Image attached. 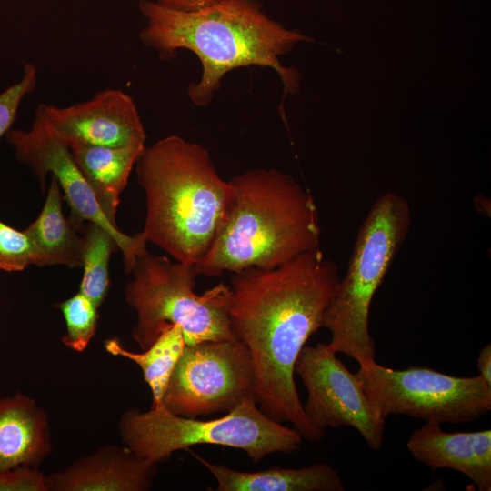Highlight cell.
Masks as SVG:
<instances>
[{
    "instance_id": "obj_24",
    "label": "cell",
    "mask_w": 491,
    "mask_h": 491,
    "mask_svg": "<svg viewBox=\"0 0 491 491\" xmlns=\"http://www.w3.org/2000/svg\"><path fill=\"white\" fill-rule=\"evenodd\" d=\"M0 491H48L45 476L36 466H20L0 471Z\"/></svg>"
},
{
    "instance_id": "obj_2",
    "label": "cell",
    "mask_w": 491,
    "mask_h": 491,
    "mask_svg": "<svg viewBox=\"0 0 491 491\" xmlns=\"http://www.w3.org/2000/svg\"><path fill=\"white\" fill-rule=\"evenodd\" d=\"M138 7L145 19L139 34L145 47L163 60L172 59L179 49L198 57L201 78L187 89L195 105L209 104L222 78L244 66L270 67L278 74L285 93L297 91L299 74L284 66L279 56L310 38L268 17L257 0H218L194 12L169 9L152 0H140Z\"/></svg>"
},
{
    "instance_id": "obj_11",
    "label": "cell",
    "mask_w": 491,
    "mask_h": 491,
    "mask_svg": "<svg viewBox=\"0 0 491 491\" xmlns=\"http://www.w3.org/2000/svg\"><path fill=\"white\" fill-rule=\"evenodd\" d=\"M307 391L303 406L318 428L351 426L370 449L379 450L385 434L384 418L373 406L356 374L350 372L328 344L305 346L295 365Z\"/></svg>"
},
{
    "instance_id": "obj_4",
    "label": "cell",
    "mask_w": 491,
    "mask_h": 491,
    "mask_svg": "<svg viewBox=\"0 0 491 491\" xmlns=\"http://www.w3.org/2000/svg\"><path fill=\"white\" fill-rule=\"evenodd\" d=\"M135 166L146 200L145 240L176 261L195 265L225 216L229 180L219 175L205 147L175 135L145 147Z\"/></svg>"
},
{
    "instance_id": "obj_1",
    "label": "cell",
    "mask_w": 491,
    "mask_h": 491,
    "mask_svg": "<svg viewBox=\"0 0 491 491\" xmlns=\"http://www.w3.org/2000/svg\"><path fill=\"white\" fill-rule=\"evenodd\" d=\"M339 279L336 265L316 249L274 268L231 273L228 285L230 327L251 355L258 407L278 423H291L310 442L326 432L304 411L295 365L308 338L322 327Z\"/></svg>"
},
{
    "instance_id": "obj_12",
    "label": "cell",
    "mask_w": 491,
    "mask_h": 491,
    "mask_svg": "<svg viewBox=\"0 0 491 491\" xmlns=\"http://www.w3.org/2000/svg\"><path fill=\"white\" fill-rule=\"evenodd\" d=\"M37 109L68 147L145 144L146 135L133 98L120 89H104L68 106L41 103Z\"/></svg>"
},
{
    "instance_id": "obj_9",
    "label": "cell",
    "mask_w": 491,
    "mask_h": 491,
    "mask_svg": "<svg viewBox=\"0 0 491 491\" xmlns=\"http://www.w3.org/2000/svg\"><path fill=\"white\" fill-rule=\"evenodd\" d=\"M250 399L256 400L254 365L235 337L185 345L161 404L172 414L196 418L228 413Z\"/></svg>"
},
{
    "instance_id": "obj_10",
    "label": "cell",
    "mask_w": 491,
    "mask_h": 491,
    "mask_svg": "<svg viewBox=\"0 0 491 491\" xmlns=\"http://www.w3.org/2000/svg\"><path fill=\"white\" fill-rule=\"evenodd\" d=\"M5 138L15 157L31 169L42 187L48 174L56 179L70 206L71 219L79 225L95 223L111 234L123 254L125 271L130 274L137 258L148 251L147 241L142 232L125 234L105 216L69 147L50 129L41 112L35 110L29 129L11 128Z\"/></svg>"
},
{
    "instance_id": "obj_18",
    "label": "cell",
    "mask_w": 491,
    "mask_h": 491,
    "mask_svg": "<svg viewBox=\"0 0 491 491\" xmlns=\"http://www.w3.org/2000/svg\"><path fill=\"white\" fill-rule=\"evenodd\" d=\"M61 188L53 176L44 206L37 218L25 230L35 247L34 265H62L82 267L83 225L65 218L62 210Z\"/></svg>"
},
{
    "instance_id": "obj_23",
    "label": "cell",
    "mask_w": 491,
    "mask_h": 491,
    "mask_svg": "<svg viewBox=\"0 0 491 491\" xmlns=\"http://www.w3.org/2000/svg\"><path fill=\"white\" fill-rule=\"evenodd\" d=\"M37 83V68L25 62L21 78L0 92V138L13 128L23 99L34 91Z\"/></svg>"
},
{
    "instance_id": "obj_22",
    "label": "cell",
    "mask_w": 491,
    "mask_h": 491,
    "mask_svg": "<svg viewBox=\"0 0 491 491\" xmlns=\"http://www.w3.org/2000/svg\"><path fill=\"white\" fill-rule=\"evenodd\" d=\"M34 261L35 247L26 232L0 221V270L22 271Z\"/></svg>"
},
{
    "instance_id": "obj_13",
    "label": "cell",
    "mask_w": 491,
    "mask_h": 491,
    "mask_svg": "<svg viewBox=\"0 0 491 491\" xmlns=\"http://www.w3.org/2000/svg\"><path fill=\"white\" fill-rule=\"evenodd\" d=\"M157 468L158 463L125 446L105 445L51 473L45 484L48 491H146L152 488Z\"/></svg>"
},
{
    "instance_id": "obj_20",
    "label": "cell",
    "mask_w": 491,
    "mask_h": 491,
    "mask_svg": "<svg viewBox=\"0 0 491 491\" xmlns=\"http://www.w3.org/2000/svg\"><path fill=\"white\" fill-rule=\"evenodd\" d=\"M82 235L83 276L79 292L99 307L109 287L110 256L118 247L110 233L92 222L83 225Z\"/></svg>"
},
{
    "instance_id": "obj_25",
    "label": "cell",
    "mask_w": 491,
    "mask_h": 491,
    "mask_svg": "<svg viewBox=\"0 0 491 491\" xmlns=\"http://www.w3.org/2000/svg\"><path fill=\"white\" fill-rule=\"evenodd\" d=\"M159 5L180 12H194L214 5L218 0H155Z\"/></svg>"
},
{
    "instance_id": "obj_17",
    "label": "cell",
    "mask_w": 491,
    "mask_h": 491,
    "mask_svg": "<svg viewBox=\"0 0 491 491\" xmlns=\"http://www.w3.org/2000/svg\"><path fill=\"white\" fill-rule=\"evenodd\" d=\"M145 148V144L123 146L77 145L69 147L101 210L115 224L120 195Z\"/></svg>"
},
{
    "instance_id": "obj_8",
    "label": "cell",
    "mask_w": 491,
    "mask_h": 491,
    "mask_svg": "<svg viewBox=\"0 0 491 491\" xmlns=\"http://www.w3.org/2000/svg\"><path fill=\"white\" fill-rule=\"evenodd\" d=\"M356 374L377 412L438 424L473 422L491 410V387L480 376L458 377L419 366L396 370L375 360Z\"/></svg>"
},
{
    "instance_id": "obj_14",
    "label": "cell",
    "mask_w": 491,
    "mask_h": 491,
    "mask_svg": "<svg viewBox=\"0 0 491 491\" xmlns=\"http://www.w3.org/2000/svg\"><path fill=\"white\" fill-rule=\"evenodd\" d=\"M406 446L433 470L449 468L470 478L480 491L491 490V430L447 433L426 422L410 435Z\"/></svg>"
},
{
    "instance_id": "obj_3",
    "label": "cell",
    "mask_w": 491,
    "mask_h": 491,
    "mask_svg": "<svg viewBox=\"0 0 491 491\" xmlns=\"http://www.w3.org/2000/svg\"><path fill=\"white\" fill-rule=\"evenodd\" d=\"M229 182L233 188L229 206L211 246L195 264L199 276L274 268L320 249L316 205L291 175L257 168Z\"/></svg>"
},
{
    "instance_id": "obj_7",
    "label": "cell",
    "mask_w": 491,
    "mask_h": 491,
    "mask_svg": "<svg viewBox=\"0 0 491 491\" xmlns=\"http://www.w3.org/2000/svg\"><path fill=\"white\" fill-rule=\"evenodd\" d=\"M118 431L124 446L156 463L197 445L241 449L252 461L259 462L273 453L296 452L303 440L294 427L265 415L255 399L210 420L172 414L161 403L145 412L131 408L121 416Z\"/></svg>"
},
{
    "instance_id": "obj_15",
    "label": "cell",
    "mask_w": 491,
    "mask_h": 491,
    "mask_svg": "<svg viewBox=\"0 0 491 491\" xmlns=\"http://www.w3.org/2000/svg\"><path fill=\"white\" fill-rule=\"evenodd\" d=\"M46 413L21 393L0 398V471L37 466L50 453Z\"/></svg>"
},
{
    "instance_id": "obj_6",
    "label": "cell",
    "mask_w": 491,
    "mask_h": 491,
    "mask_svg": "<svg viewBox=\"0 0 491 491\" xmlns=\"http://www.w3.org/2000/svg\"><path fill=\"white\" fill-rule=\"evenodd\" d=\"M130 274L125 297L136 312L132 337L143 350L170 324L181 328L187 346L235 337L227 314L229 286L220 283L196 295L199 275L195 264L146 251Z\"/></svg>"
},
{
    "instance_id": "obj_16",
    "label": "cell",
    "mask_w": 491,
    "mask_h": 491,
    "mask_svg": "<svg viewBox=\"0 0 491 491\" xmlns=\"http://www.w3.org/2000/svg\"><path fill=\"white\" fill-rule=\"evenodd\" d=\"M215 478L217 491H344L338 472L327 463L300 468L271 467L239 471L192 453Z\"/></svg>"
},
{
    "instance_id": "obj_21",
    "label": "cell",
    "mask_w": 491,
    "mask_h": 491,
    "mask_svg": "<svg viewBox=\"0 0 491 491\" xmlns=\"http://www.w3.org/2000/svg\"><path fill=\"white\" fill-rule=\"evenodd\" d=\"M66 323V332L62 337L65 346L82 352L93 338L98 322V306L86 296L78 292L59 304Z\"/></svg>"
},
{
    "instance_id": "obj_19",
    "label": "cell",
    "mask_w": 491,
    "mask_h": 491,
    "mask_svg": "<svg viewBox=\"0 0 491 491\" xmlns=\"http://www.w3.org/2000/svg\"><path fill=\"white\" fill-rule=\"evenodd\" d=\"M185 346L181 328L171 324L165 326L157 339L142 353L126 350L115 338L105 341L107 352L127 358L141 368L143 377L152 392V406L161 403L171 374Z\"/></svg>"
},
{
    "instance_id": "obj_5",
    "label": "cell",
    "mask_w": 491,
    "mask_h": 491,
    "mask_svg": "<svg viewBox=\"0 0 491 491\" xmlns=\"http://www.w3.org/2000/svg\"><path fill=\"white\" fill-rule=\"evenodd\" d=\"M408 202L395 193L382 195L361 225L346 272L339 279L323 316L331 334L329 347L359 365L375 360L369 311L375 293L406 240L411 225Z\"/></svg>"
},
{
    "instance_id": "obj_26",
    "label": "cell",
    "mask_w": 491,
    "mask_h": 491,
    "mask_svg": "<svg viewBox=\"0 0 491 491\" xmlns=\"http://www.w3.org/2000/svg\"><path fill=\"white\" fill-rule=\"evenodd\" d=\"M479 376L491 387V345H486L478 354L476 361Z\"/></svg>"
}]
</instances>
